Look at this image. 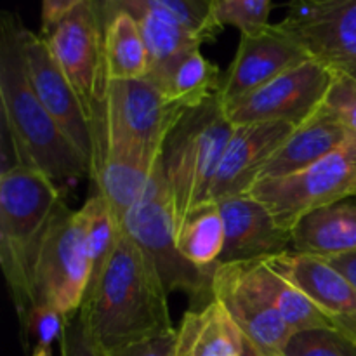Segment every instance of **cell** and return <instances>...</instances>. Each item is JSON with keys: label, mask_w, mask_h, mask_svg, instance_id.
Listing matches in <instances>:
<instances>
[{"label": "cell", "mask_w": 356, "mask_h": 356, "mask_svg": "<svg viewBox=\"0 0 356 356\" xmlns=\"http://www.w3.org/2000/svg\"><path fill=\"white\" fill-rule=\"evenodd\" d=\"M292 250L318 257L356 252V197L306 216L292 229Z\"/></svg>", "instance_id": "obj_20"}, {"label": "cell", "mask_w": 356, "mask_h": 356, "mask_svg": "<svg viewBox=\"0 0 356 356\" xmlns=\"http://www.w3.org/2000/svg\"><path fill=\"white\" fill-rule=\"evenodd\" d=\"M247 195L291 233L306 216L356 197V132L318 162L280 179L259 181Z\"/></svg>", "instance_id": "obj_7"}, {"label": "cell", "mask_w": 356, "mask_h": 356, "mask_svg": "<svg viewBox=\"0 0 356 356\" xmlns=\"http://www.w3.org/2000/svg\"><path fill=\"white\" fill-rule=\"evenodd\" d=\"M287 356H356V341L336 327L296 332L285 346Z\"/></svg>", "instance_id": "obj_27"}, {"label": "cell", "mask_w": 356, "mask_h": 356, "mask_svg": "<svg viewBox=\"0 0 356 356\" xmlns=\"http://www.w3.org/2000/svg\"><path fill=\"white\" fill-rule=\"evenodd\" d=\"M40 35L92 122L106 82L104 21L99 0H82L61 19L42 30Z\"/></svg>", "instance_id": "obj_9"}, {"label": "cell", "mask_w": 356, "mask_h": 356, "mask_svg": "<svg viewBox=\"0 0 356 356\" xmlns=\"http://www.w3.org/2000/svg\"><path fill=\"white\" fill-rule=\"evenodd\" d=\"M250 277L266 294L292 332L334 327L330 320L313 305L312 299L270 259L245 261Z\"/></svg>", "instance_id": "obj_21"}, {"label": "cell", "mask_w": 356, "mask_h": 356, "mask_svg": "<svg viewBox=\"0 0 356 356\" xmlns=\"http://www.w3.org/2000/svg\"><path fill=\"white\" fill-rule=\"evenodd\" d=\"M225 242V221L216 202H207L195 209L176 229L181 256L202 270H214L218 266Z\"/></svg>", "instance_id": "obj_24"}, {"label": "cell", "mask_w": 356, "mask_h": 356, "mask_svg": "<svg viewBox=\"0 0 356 356\" xmlns=\"http://www.w3.org/2000/svg\"><path fill=\"white\" fill-rule=\"evenodd\" d=\"M122 228L152 257L169 294L184 292L197 306L212 298L211 284L214 270L195 266L177 250L176 214L163 172L162 156L139 200L125 214Z\"/></svg>", "instance_id": "obj_6"}, {"label": "cell", "mask_w": 356, "mask_h": 356, "mask_svg": "<svg viewBox=\"0 0 356 356\" xmlns=\"http://www.w3.org/2000/svg\"><path fill=\"white\" fill-rule=\"evenodd\" d=\"M221 80L222 75L218 66L209 61L200 49H195L181 56L165 75L155 82L170 104L190 110L218 96Z\"/></svg>", "instance_id": "obj_23"}, {"label": "cell", "mask_w": 356, "mask_h": 356, "mask_svg": "<svg viewBox=\"0 0 356 356\" xmlns=\"http://www.w3.org/2000/svg\"><path fill=\"white\" fill-rule=\"evenodd\" d=\"M90 261L79 211L65 204L49 226L33 271V306L47 305L72 316L82 308ZM31 306V308H33Z\"/></svg>", "instance_id": "obj_8"}, {"label": "cell", "mask_w": 356, "mask_h": 356, "mask_svg": "<svg viewBox=\"0 0 356 356\" xmlns=\"http://www.w3.org/2000/svg\"><path fill=\"white\" fill-rule=\"evenodd\" d=\"M235 125L219 97L184 111L169 132L162 165L172 195L176 229L191 212L207 204Z\"/></svg>", "instance_id": "obj_4"}, {"label": "cell", "mask_w": 356, "mask_h": 356, "mask_svg": "<svg viewBox=\"0 0 356 356\" xmlns=\"http://www.w3.org/2000/svg\"><path fill=\"white\" fill-rule=\"evenodd\" d=\"M80 309L104 353L174 330L169 291L152 257L124 228L106 270Z\"/></svg>", "instance_id": "obj_2"}, {"label": "cell", "mask_w": 356, "mask_h": 356, "mask_svg": "<svg viewBox=\"0 0 356 356\" xmlns=\"http://www.w3.org/2000/svg\"><path fill=\"white\" fill-rule=\"evenodd\" d=\"M294 129L292 125L273 122L235 125L222 153L209 200L221 202L249 193L264 165Z\"/></svg>", "instance_id": "obj_15"}, {"label": "cell", "mask_w": 356, "mask_h": 356, "mask_svg": "<svg viewBox=\"0 0 356 356\" xmlns=\"http://www.w3.org/2000/svg\"><path fill=\"white\" fill-rule=\"evenodd\" d=\"M79 214L82 219L83 236H86L90 261V282L86 294L87 298L96 289L101 275L106 270L108 263L117 249L122 225L117 221L110 205L99 193L90 195L86 204L79 209Z\"/></svg>", "instance_id": "obj_25"}, {"label": "cell", "mask_w": 356, "mask_h": 356, "mask_svg": "<svg viewBox=\"0 0 356 356\" xmlns=\"http://www.w3.org/2000/svg\"><path fill=\"white\" fill-rule=\"evenodd\" d=\"M23 21L16 13L0 16V106H2V160L10 167L40 170L63 191L82 177H90L86 156L66 138L35 94L23 56ZM3 169V170H7Z\"/></svg>", "instance_id": "obj_1"}, {"label": "cell", "mask_w": 356, "mask_h": 356, "mask_svg": "<svg viewBox=\"0 0 356 356\" xmlns=\"http://www.w3.org/2000/svg\"><path fill=\"white\" fill-rule=\"evenodd\" d=\"M106 356H179V351H177V329L136 341V343L106 353Z\"/></svg>", "instance_id": "obj_32"}, {"label": "cell", "mask_w": 356, "mask_h": 356, "mask_svg": "<svg viewBox=\"0 0 356 356\" xmlns=\"http://www.w3.org/2000/svg\"><path fill=\"white\" fill-rule=\"evenodd\" d=\"M323 259L329 261L337 271H341L356 289V252L341 254V256L334 257H323Z\"/></svg>", "instance_id": "obj_34"}, {"label": "cell", "mask_w": 356, "mask_h": 356, "mask_svg": "<svg viewBox=\"0 0 356 356\" xmlns=\"http://www.w3.org/2000/svg\"><path fill=\"white\" fill-rule=\"evenodd\" d=\"M31 356H54L52 355L51 348H33V353Z\"/></svg>", "instance_id": "obj_36"}, {"label": "cell", "mask_w": 356, "mask_h": 356, "mask_svg": "<svg viewBox=\"0 0 356 356\" xmlns=\"http://www.w3.org/2000/svg\"><path fill=\"white\" fill-rule=\"evenodd\" d=\"M280 26L313 59L356 79V0H291Z\"/></svg>", "instance_id": "obj_11"}, {"label": "cell", "mask_w": 356, "mask_h": 356, "mask_svg": "<svg viewBox=\"0 0 356 356\" xmlns=\"http://www.w3.org/2000/svg\"><path fill=\"white\" fill-rule=\"evenodd\" d=\"M273 0H214V14L218 23L235 26L240 33H252L266 28L270 23Z\"/></svg>", "instance_id": "obj_28"}, {"label": "cell", "mask_w": 356, "mask_h": 356, "mask_svg": "<svg viewBox=\"0 0 356 356\" xmlns=\"http://www.w3.org/2000/svg\"><path fill=\"white\" fill-rule=\"evenodd\" d=\"M68 316L47 305H38L28 312L21 322L24 332L35 343V348H51L54 341H61Z\"/></svg>", "instance_id": "obj_29"}, {"label": "cell", "mask_w": 356, "mask_h": 356, "mask_svg": "<svg viewBox=\"0 0 356 356\" xmlns=\"http://www.w3.org/2000/svg\"><path fill=\"white\" fill-rule=\"evenodd\" d=\"M323 106L337 118L348 131L356 132V79L334 72Z\"/></svg>", "instance_id": "obj_30"}, {"label": "cell", "mask_w": 356, "mask_h": 356, "mask_svg": "<svg viewBox=\"0 0 356 356\" xmlns=\"http://www.w3.org/2000/svg\"><path fill=\"white\" fill-rule=\"evenodd\" d=\"M65 204V191L40 170L0 172V266L19 320L33 306V271L42 242Z\"/></svg>", "instance_id": "obj_3"}, {"label": "cell", "mask_w": 356, "mask_h": 356, "mask_svg": "<svg viewBox=\"0 0 356 356\" xmlns=\"http://www.w3.org/2000/svg\"><path fill=\"white\" fill-rule=\"evenodd\" d=\"M179 356H243L245 337L218 299L184 313L177 329Z\"/></svg>", "instance_id": "obj_19"}, {"label": "cell", "mask_w": 356, "mask_h": 356, "mask_svg": "<svg viewBox=\"0 0 356 356\" xmlns=\"http://www.w3.org/2000/svg\"><path fill=\"white\" fill-rule=\"evenodd\" d=\"M82 0H42V30L75 9Z\"/></svg>", "instance_id": "obj_33"}, {"label": "cell", "mask_w": 356, "mask_h": 356, "mask_svg": "<svg viewBox=\"0 0 356 356\" xmlns=\"http://www.w3.org/2000/svg\"><path fill=\"white\" fill-rule=\"evenodd\" d=\"M222 214L226 242L218 264L266 259L292 250V233L282 228L250 195L216 202Z\"/></svg>", "instance_id": "obj_16"}, {"label": "cell", "mask_w": 356, "mask_h": 356, "mask_svg": "<svg viewBox=\"0 0 356 356\" xmlns=\"http://www.w3.org/2000/svg\"><path fill=\"white\" fill-rule=\"evenodd\" d=\"M334 72L309 58L266 86L225 106L233 125L273 122L299 127L322 108Z\"/></svg>", "instance_id": "obj_10"}, {"label": "cell", "mask_w": 356, "mask_h": 356, "mask_svg": "<svg viewBox=\"0 0 356 356\" xmlns=\"http://www.w3.org/2000/svg\"><path fill=\"white\" fill-rule=\"evenodd\" d=\"M309 58L306 49L280 23L252 33H240L235 58L222 75L219 101L228 106Z\"/></svg>", "instance_id": "obj_14"}, {"label": "cell", "mask_w": 356, "mask_h": 356, "mask_svg": "<svg viewBox=\"0 0 356 356\" xmlns=\"http://www.w3.org/2000/svg\"><path fill=\"white\" fill-rule=\"evenodd\" d=\"M103 21L106 80H136L148 76L149 54L138 21L125 10L103 13Z\"/></svg>", "instance_id": "obj_22"}, {"label": "cell", "mask_w": 356, "mask_h": 356, "mask_svg": "<svg viewBox=\"0 0 356 356\" xmlns=\"http://www.w3.org/2000/svg\"><path fill=\"white\" fill-rule=\"evenodd\" d=\"M330 320L334 327L356 341V289L327 259L287 250L270 257Z\"/></svg>", "instance_id": "obj_17"}, {"label": "cell", "mask_w": 356, "mask_h": 356, "mask_svg": "<svg viewBox=\"0 0 356 356\" xmlns=\"http://www.w3.org/2000/svg\"><path fill=\"white\" fill-rule=\"evenodd\" d=\"M184 111L170 104L149 76L106 80L92 118L94 159L101 149H120L159 160L167 136Z\"/></svg>", "instance_id": "obj_5"}, {"label": "cell", "mask_w": 356, "mask_h": 356, "mask_svg": "<svg viewBox=\"0 0 356 356\" xmlns=\"http://www.w3.org/2000/svg\"><path fill=\"white\" fill-rule=\"evenodd\" d=\"M23 56L26 75L35 94L61 127L66 138L86 156L92 172V122L76 90L56 63L47 42L40 33L23 26Z\"/></svg>", "instance_id": "obj_12"}, {"label": "cell", "mask_w": 356, "mask_h": 356, "mask_svg": "<svg viewBox=\"0 0 356 356\" xmlns=\"http://www.w3.org/2000/svg\"><path fill=\"white\" fill-rule=\"evenodd\" d=\"M160 10L183 24L202 44L212 42L222 31L214 14V0H149Z\"/></svg>", "instance_id": "obj_26"}, {"label": "cell", "mask_w": 356, "mask_h": 356, "mask_svg": "<svg viewBox=\"0 0 356 356\" xmlns=\"http://www.w3.org/2000/svg\"><path fill=\"white\" fill-rule=\"evenodd\" d=\"M61 356H106L82 309L66 320L61 337Z\"/></svg>", "instance_id": "obj_31"}, {"label": "cell", "mask_w": 356, "mask_h": 356, "mask_svg": "<svg viewBox=\"0 0 356 356\" xmlns=\"http://www.w3.org/2000/svg\"><path fill=\"white\" fill-rule=\"evenodd\" d=\"M351 131H348L334 115L323 106L309 117L305 124L296 127L287 141L277 149L270 162L264 165L259 181L280 179L306 169L312 163L318 162L329 155L334 148L341 145Z\"/></svg>", "instance_id": "obj_18"}, {"label": "cell", "mask_w": 356, "mask_h": 356, "mask_svg": "<svg viewBox=\"0 0 356 356\" xmlns=\"http://www.w3.org/2000/svg\"><path fill=\"white\" fill-rule=\"evenodd\" d=\"M211 294L232 315L249 346L259 351H284L294 336L266 294L257 287L245 263L218 264L212 273Z\"/></svg>", "instance_id": "obj_13"}, {"label": "cell", "mask_w": 356, "mask_h": 356, "mask_svg": "<svg viewBox=\"0 0 356 356\" xmlns=\"http://www.w3.org/2000/svg\"><path fill=\"white\" fill-rule=\"evenodd\" d=\"M243 356H287L284 351H259L245 343V353Z\"/></svg>", "instance_id": "obj_35"}]
</instances>
